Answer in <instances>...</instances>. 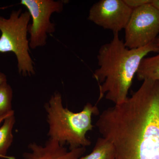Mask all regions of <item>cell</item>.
<instances>
[{
	"label": "cell",
	"instance_id": "1",
	"mask_svg": "<svg viewBox=\"0 0 159 159\" xmlns=\"http://www.w3.org/2000/svg\"><path fill=\"white\" fill-rule=\"evenodd\" d=\"M96 126L116 159H159V81L143 80L124 102L105 110Z\"/></svg>",
	"mask_w": 159,
	"mask_h": 159
},
{
	"label": "cell",
	"instance_id": "2",
	"mask_svg": "<svg viewBox=\"0 0 159 159\" xmlns=\"http://www.w3.org/2000/svg\"><path fill=\"white\" fill-rule=\"evenodd\" d=\"M151 52H159L154 42L138 49H129L114 33L109 43L100 47L97 55L99 68L93 77L99 85L97 102L105 96L115 105L124 102L142 60Z\"/></svg>",
	"mask_w": 159,
	"mask_h": 159
},
{
	"label": "cell",
	"instance_id": "3",
	"mask_svg": "<svg viewBox=\"0 0 159 159\" xmlns=\"http://www.w3.org/2000/svg\"><path fill=\"white\" fill-rule=\"evenodd\" d=\"M45 108L49 125V139L63 146L68 144L70 149L91 145L86 134L94 127L92 116L99 115L97 104L93 105L88 102L81 111L74 113L64 107L61 95L56 92L46 103Z\"/></svg>",
	"mask_w": 159,
	"mask_h": 159
},
{
	"label": "cell",
	"instance_id": "4",
	"mask_svg": "<svg viewBox=\"0 0 159 159\" xmlns=\"http://www.w3.org/2000/svg\"><path fill=\"white\" fill-rule=\"evenodd\" d=\"M30 19L29 11L21 9L12 11L8 18L0 16V53H14L19 73L24 76L35 74L27 38Z\"/></svg>",
	"mask_w": 159,
	"mask_h": 159
},
{
	"label": "cell",
	"instance_id": "5",
	"mask_svg": "<svg viewBox=\"0 0 159 159\" xmlns=\"http://www.w3.org/2000/svg\"><path fill=\"white\" fill-rule=\"evenodd\" d=\"M124 30V44L129 49L153 42L159 35V10L151 3L134 9Z\"/></svg>",
	"mask_w": 159,
	"mask_h": 159
},
{
	"label": "cell",
	"instance_id": "6",
	"mask_svg": "<svg viewBox=\"0 0 159 159\" xmlns=\"http://www.w3.org/2000/svg\"><path fill=\"white\" fill-rule=\"evenodd\" d=\"M64 2L54 0H22L20 4L30 13L32 23L29 25V47L34 49L47 44L48 34L55 31V25L51 21V15L60 13Z\"/></svg>",
	"mask_w": 159,
	"mask_h": 159
},
{
	"label": "cell",
	"instance_id": "7",
	"mask_svg": "<svg viewBox=\"0 0 159 159\" xmlns=\"http://www.w3.org/2000/svg\"><path fill=\"white\" fill-rule=\"evenodd\" d=\"M132 11L124 0H100L91 7L88 20L113 33H119L125 29Z\"/></svg>",
	"mask_w": 159,
	"mask_h": 159
},
{
	"label": "cell",
	"instance_id": "8",
	"mask_svg": "<svg viewBox=\"0 0 159 159\" xmlns=\"http://www.w3.org/2000/svg\"><path fill=\"white\" fill-rule=\"evenodd\" d=\"M28 148L29 151L24 153L21 159H78L85 152V147L68 150L58 142L50 139L43 145L31 143Z\"/></svg>",
	"mask_w": 159,
	"mask_h": 159
},
{
	"label": "cell",
	"instance_id": "9",
	"mask_svg": "<svg viewBox=\"0 0 159 159\" xmlns=\"http://www.w3.org/2000/svg\"><path fill=\"white\" fill-rule=\"evenodd\" d=\"M15 123L14 112L6 117L0 127V158L15 159L13 157L7 156V152L13 140L12 129Z\"/></svg>",
	"mask_w": 159,
	"mask_h": 159
},
{
	"label": "cell",
	"instance_id": "10",
	"mask_svg": "<svg viewBox=\"0 0 159 159\" xmlns=\"http://www.w3.org/2000/svg\"><path fill=\"white\" fill-rule=\"evenodd\" d=\"M136 76L139 80H150L159 81V54L142 60Z\"/></svg>",
	"mask_w": 159,
	"mask_h": 159
},
{
	"label": "cell",
	"instance_id": "11",
	"mask_svg": "<svg viewBox=\"0 0 159 159\" xmlns=\"http://www.w3.org/2000/svg\"><path fill=\"white\" fill-rule=\"evenodd\" d=\"M116 152L113 145L105 138L97 139L92 152L78 159H116Z\"/></svg>",
	"mask_w": 159,
	"mask_h": 159
},
{
	"label": "cell",
	"instance_id": "12",
	"mask_svg": "<svg viewBox=\"0 0 159 159\" xmlns=\"http://www.w3.org/2000/svg\"><path fill=\"white\" fill-rule=\"evenodd\" d=\"M12 90L7 82L0 85V118L8 116L14 112L12 110Z\"/></svg>",
	"mask_w": 159,
	"mask_h": 159
},
{
	"label": "cell",
	"instance_id": "13",
	"mask_svg": "<svg viewBox=\"0 0 159 159\" xmlns=\"http://www.w3.org/2000/svg\"><path fill=\"white\" fill-rule=\"evenodd\" d=\"M124 1L126 5L133 10L152 2V0H124Z\"/></svg>",
	"mask_w": 159,
	"mask_h": 159
},
{
	"label": "cell",
	"instance_id": "14",
	"mask_svg": "<svg viewBox=\"0 0 159 159\" xmlns=\"http://www.w3.org/2000/svg\"><path fill=\"white\" fill-rule=\"evenodd\" d=\"M7 82V77L6 75L0 72V85Z\"/></svg>",
	"mask_w": 159,
	"mask_h": 159
},
{
	"label": "cell",
	"instance_id": "15",
	"mask_svg": "<svg viewBox=\"0 0 159 159\" xmlns=\"http://www.w3.org/2000/svg\"><path fill=\"white\" fill-rule=\"evenodd\" d=\"M151 4L159 11V0H152Z\"/></svg>",
	"mask_w": 159,
	"mask_h": 159
},
{
	"label": "cell",
	"instance_id": "16",
	"mask_svg": "<svg viewBox=\"0 0 159 159\" xmlns=\"http://www.w3.org/2000/svg\"><path fill=\"white\" fill-rule=\"evenodd\" d=\"M154 42L157 45L158 47H159V35L157 37V38L155 40Z\"/></svg>",
	"mask_w": 159,
	"mask_h": 159
},
{
	"label": "cell",
	"instance_id": "17",
	"mask_svg": "<svg viewBox=\"0 0 159 159\" xmlns=\"http://www.w3.org/2000/svg\"><path fill=\"white\" fill-rule=\"evenodd\" d=\"M12 113H13V112H12ZM7 117H3V118H0V125H1V124H2V122H3V121H4V120H5V119H6V118Z\"/></svg>",
	"mask_w": 159,
	"mask_h": 159
}]
</instances>
